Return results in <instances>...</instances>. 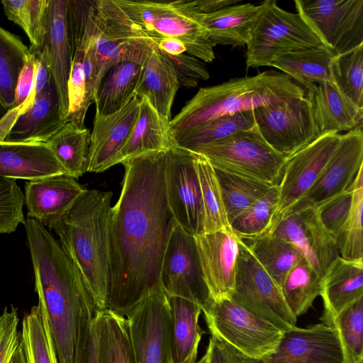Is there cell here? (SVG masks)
Wrapping results in <instances>:
<instances>
[{
  "instance_id": "obj_5",
  "label": "cell",
  "mask_w": 363,
  "mask_h": 363,
  "mask_svg": "<svg viewBox=\"0 0 363 363\" xmlns=\"http://www.w3.org/2000/svg\"><path fill=\"white\" fill-rule=\"evenodd\" d=\"M114 1L130 21L155 43L164 38H177L184 43L189 55L206 62L215 59L214 46L187 0Z\"/></svg>"
},
{
  "instance_id": "obj_29",
  "label": "cell",
  "mask_w": 363,
  "mask_h": 363,
  "mask_svg": "<svg viewBox=\"0 0 363 363\" xmlns=\"http://www.w3.org/2000/svg\"><path fill=\"white\" fill-rule=\"evenodd\" d=\"M169 121L161 116L145 97L140 98L138 117L125 145L115 157L113 166L141 155L174 147Z\"/></svg>"
},
{
  "instance_id": "obj_44",
  "label": "cell",
  "mask_w": 363,
  "mask_h": 363,
  "mask_svg": "<svg viewBox=\"0 0 363 363\" xmlns=\"http://www.w3.org/2000/svg\"><path fill=\"white\" fill-rule=\"evenodd\" d=\"M215 171L229 224L273 186L220 170Z\"/></svg>"
},
{
  "instance_id": "obj_10",
  "label": "cell",
  "mask_w": 363,
  "mask_h": 363,
  "mask_svg": "<svg viewBox=\"0 0 363 363\" xmlns=\"http://www.w3.org/2000/svg\"><path fill=\"white\" fill-rule=\"evenodd\" d=\"M235 287L230 299L259 319L284 332L296 326L297 318L287 306L281 290L238 238Z\"/></svg>"
},
{
  "instance_id": "obj_18",
  "label": "cell",
  "mask_w": 363,
  "mask_h": 363,
  "mask_svg": "<svg viewBox=\"0 0 363 363\" xmlns=\"http://www.w3.org/2000/svg\"><path fill=\"white\" fill-rule=\"evenodd\" d=\"M340 137L336 133L322 135L286 158L278 185V206L272 228L311 188L337 148Z\"/></svg>"
},
{
  "instance_id": "obj_16",
  "label": "cell",
  "mask_w": 363,
  "mask_h": 363,
  "mask_svg": "<svg viewBox=\"0 0 363 363\" xmlns=\"http://www.w3.org/2000/svg\"><path fill=\"white\" fill-rule=\"evenodd\" d=\"M168 296H179L203 307L209 300L195 237L174 220L164 250L160 277Z\"/></svg>"
},
{
  "instance_id": "obj_43",
  "label": "cell",
  "mask_w": 363,
  "mask_h": 363,
  "mask_svg": "<svg viewBox=\"0 0 363 363\" xmlns=\"http://www.w3.org/2000/svg\"><path fill=\"white\" fill-rule=\"evenodd\" d=\"M352 201L348 216L333 236L341 257L363 261V167L352 182Z\"/></svg>"
},
{
  "instance_id": "obj_40",
  "label": "cell",
  "mask_w": 363,
  "mask_h": 363,
  "mask_svg": "<svg viewBox=\"0 0 363 363\" xmlns=\"http://www.w3.org/2000/svg\"><path fill=\"white\" fill-rule=\"evenodd\" d=\"M248 240L250 252L279 289L288 272L303 258L292 243L271 233Z\"/></svg>"
},
{
  "instance_id": "obj_45",
  "label": "cell",
  "mask_w": 363,
  "mask_h": 363,
  "mask_svg": "<svg viewBox=\"0 0 363 363\" xmlns=\"http://www.w3.org/2000/svg\"><path fill=\"white\" fill-rule=\"evenodd\" d=\"M279 201V188L271 186L267 192L230 223L232 232L242 240L267 233L274 222Z\"/></svg>"
},
{
  "instance_id": "obj_37",
  "label": "cell",
  "mask_w": 363,
  "mask_h": 363,
  "mask_svg": "<svg viewBox=\"0 0 363 363\" xmlns=\"http://www.w3.org/2000/svg\"><path fill=\"white\" fill-rule=\"evenodd\" d=\"M96 325L98 363H135L126 318L106 308Z\"/></svg>"
},
{
  "instance_id": "obj_48",
  "label": "cell",
  "mask_w": 363,
  "mask_h": 363,
  "mask_svg": "<svg viewBox=\"0 0 363 363\" xmlns=\"http://www.w3.org/2000/svg\"><path fill=\"white\" fill-rule=\"evenodd\" d=\"M336 329L345 363L363 362V297L345 308L336 318Z\"/></svg>"
},
{
  "instance_id": "obj_42",
  "label": "cell",
  "mask_w": 363,
  "mask_h": 363,
  "mask_svg": "<svg viewBox=\"0 0 363 363\" xmlns=\"http://www.w3.org/2000/svg\"><path fill=\"white\" fill-rule=\"evenodd\" d=\"M196 167L201 187L204 213L203 233L220 230H231L214 168L208 160L199 153H196Z\"/></svg>"
},
{
  "instance_id": "obj_6",
  "label": "cell",
  "mask_w": 363,
  "mask_h": 363,
  "mask_svg": "<svg viewBox=\"0 0 363 363\" xmlns=\"http://www.w3.org/2000/svg\"><path fill=\"white\" fill-rule=\"evenodd\" d=\"M246 47L247 68H256L269 66L281 54L326 46L300 13L281 9L276 1L266 0L260 4Z\"/></svg>"
},
{
  "instance_id": "obj_28",
  "label": "cell",
  "mask_w": 363,
  "mask_h": 363,
  "mask_svg": "<svg viewBox=\"0 0 363 363\" xmlns=\"http://www.w3.org/2000/svg\"><path fill=\"white\" fill-rule=\"evenodd\" d=\"M320 135L362 128L363 108L347 97L333 82L315 85L306 91Z\"/></svg>"
},
{
  "instance_id": "obj_30",
  "label": "cell",
  "mask_w": 363,
  "mask_h": 363,
  "mask_svg": "<svg viewBox=\"0 0 363 363\" xmlns=\"http://www.w3.org/2000/svg\"><path fill=\"white\" fill-rule=\"evenodd\" d=\"M260 9L250 3L234 4L207 14H195L213 46H246Z\"/></svg>"
},
{
  "instance_id": "obj_2",
  "label": "cell",
  "mask_w": 363,
  "mask_h": 363,
  "mask_svg": "<svg viewBox=\"0 0 363 363\" xmlns=\"http://www.w3.org/2000/svg\"><path fill=\"white\" fill-rule=\"evenodd\" d=\"M38 303L48 315L59 363H73L98 311L83 277L40 222L24 224Z\"/></svg>"
},
{
  "instance_id": "obj_32",
  "label": "cell",
  "mask_w": 363,
  "mask_h": 363,
  "mask_svg": "<svg viewBox=\"0 0 363 363\" xmlns=\"http://www.w3.org/2000/svg\"><path fill=\"white\" fill-rule=\"evenodd\" d=\"M180 86L174 69L155 47L145 60L135 94L145 97L158 113L171 121V109Z\"/></svg>"
},
{
  "instance_id": "obj_21",
  "label": "cell",
  "mask_w": 363,
  "mask_h": 363,
  "mask_svg": "<svg viewBox=\"0 0 363 363\" xmlns=\"http://www.w3.org/2000/svg\"><path fill=\"white\" fill-rule=\"evenodd\" d=\"M210 298H230L234 291L239 253L238 238L231 230L195 236Z\"/></svg>"
},
{
  "instance_id": "obj_34",
  "label": "cell",
  "mask_w": 363,
  "mask_h": 363,
  "mask_svg": "<svg viewBox=\"0 0 363 363\" xmlns=\"http://www.w3.org/2000/svg\"><path fill=\"white\" fill-rule=\"evenodd\" d=\"M10 363H59L48 315L38 303L23 319L20 342Z\"/></svg>"
},
{
  "instance_id": "obj_23",
  "label": "cell",
  "mask_w": 363,
  "mask_h": 363,
  "mask_svg": "<svg viewBox=\"0 0 363 363\" xmlns=\"http://www.w3.org/2000/svg\"><path fill=\"white\" fill-rule=\"evenodd\" d=\"M44 47L59 94L62 116L66 121L69 108L68 81L72 60L68 0H49Z\"/></svg>"
},
{
  "instance_id": "obj_4",
  "label": "cell",
  "mask_w": 363,
  "mask_h": 363,
  "mask_svg": "<svg viewBox=\"0 0 363 363\" xmlns=\"http://www.w3.org/2000/svg\"><path fill=\"white\" fill-rule=\"evenodd\" d=\"M306 90L283 72L265 71L200 88L169 121L171 135L219 116L303 97Z\"/></svg>"
},
{
  "instance_id": "obj_31",
  "label": "cell",
  "mask_w": 363,
  "mask_h": 363,
  "mask_svg": "<svg viewBox=\"0 0 363 363\" xmlns=\"http://www.w3.org/2000/svg\"><path fill=\"white\" fill-rule=\"evenodd\" d=\"M171 313V351L173 363H195L202 336L199 323L202 307L179 296H168Z\"/></svg>"
},
{
  "instance_id": "obj_57",
  "label": "cell",
  "mask_w": 363,
  "mask_h": 363,
  "mask_svg": "<svg viewBox=\"0 0 363 363\" xmlns=\"http://www.w3.org/2000/svg\"><path fill=\"white\" fill-rule=\"evenodd\" d=\"M240 0H187L188 5L194 14H207L226 6L238 4Z\"/></svg>"
},
{
  "instance_id": "obj_14",
  "label": "cell",
  "mask_w": 363,
  "mask_h": 363,
  "mask_svg": "<svg viewBox=\"0 0 363 363\" xmlns=\"http://www.w3.org/2000/svg\"><path fill=\"white\" fill-rule=\"evenodd\" d=\"M196 152L174 146L165 151L164 182L167 204L179 225L188 234L203 232L204 213L196 167Z\"/></svg>"
},
{
  "instance_id": "obj_12",
  "label": "cell",
  "mask_w": 363,
  "mask_h": 363,
  "mask_svg": "<svg viewBox=\"0 0 363 363\" xmlns=\"http://www.w3.org/2000/svg\"><path fill=\"white\" fill-rule=\"evenodd\" d=\"M124 316L135 363H173L170 308L162 286L149 292Z\"/></svg>"
},
{
  "instance_id": "obj_53",
  "label": "cell",
  "mask_w": 363,
  "mask_h": 363,
  "mask_svg": "<svg viewBox=\"0 0 363 363\" xmlns=\"http://www.w3.org/2000/svg\"><path fill=\"white\" fill-rule=\"evenodd\" d=\"M18 309L5 307L0 315V363H10L20 342Z\"/></svg>"
},
{
  "instance_id": "obj_39",
  "label": "cell",
  "mask_w": 363,
  "mask_h": 363,
  "mask_svg": "<svg viewBox=\"0 0 363 363\" xmlns=\"http://www.w3.org/2000/svg\"><path fill=\"white\" fill-rule=\"evenodd\" d=\"M89 142L88 129L66 122L46 143L66 174L77 179L87 172Z\"/></svg>"
},
{
  "instance_id": "obj_27",
  "label": "cell",
  "mask_w": 363,
  "mask_h": 363,
  "mask_svg": "<svg viewBox=\"0 0 363 363\" xmlns=\"http://www.w3.org/2000/svg\"><path fill=\"white\" fill-rule=\"evenodd\" d=\"M65 123L57 89L52 78L32 106L18 117L4 140L46 143Z\"/></svg>"
},
{
  "instance_id": "obj_22",
  "label": "cell",
  "mask_w": 363,
  "mask_h": 363,
  "mask_svg": "<svg viewBox=\"0 0 363 363\" xmlns=\"http://www.w3.org/2000/svg\"><path fill=\"white\" fill-rule=\"evenodd\" d=\"M140 98L136 94L119 111L95 113L90 133L88 172H102L113 167L115 157L125 145L136 121Z\"/></svg>"
},
{
  "instance_id": "obj_17",
  "label": "cell",
  "mask_w": 363,
  "mask_h": 363,
  "mask_svg": "<svg viewBox=\"0 0 363 363\" xmlns=\"http://www.w3.org/2000/svg\"><path fill=\"white\" fill-rule=\"evenodd\" d=\"M267 233L292 243L321 277L340 256L334 238L320 222L316 207L290 208Z\"/></svg>"
},
{
  "instance_id": "obj_38",
  "label": "cell",
  "mask_w": 363,
  "mask_h": 363,
  "mask_svg": "<svg viewBox=\"0 0 363 363\" xmlns=\"http://www.w3.org/2000/svg\"><path fill=\"white\" fill-rule=\"evenodd\" d=\"M28 56L21 38L0 26V121L14 108L18 78Z\"/></svg>"
},
{
  "instance_id": "obj_24",
  "label": "cell",
  "mask_w": 363,
  "mask_h": 363,
  "mask_svg": "<svg viewBox=\"0 0 363 363\" xmlns=\"http://www.w3.org/2000/svg\"><path fill=\"white\" fill-rule=\"evenodd\" d=\"M86 190L76 179L67 174L28 181L24 194L27 216L46 226L63 214Z\"/></svg>"
},
{
  "instance_id": "obj_59",
  "label": "cell",
  "mask_w": 363,
  "mask_h": 363,
  "mask_svg": "<svg viewBox=\"0 0 363 363\" xmlns=\"http://www.w3.org/2000/svg\"><path fill=\"white\" fill-rule=\"evenodd\" d=\"M195 363H208V354L206 351V353L203 355V357Z\"/></svg>"
},
{
  "instance_id": "obj_51",
  "label": "cell",
  "mask_w": 363,
  "mask_h": 363,
  "mask_svg": "<svg viewBox=\"0 0 363 363\" xmlns=\"http://www.w3.org/2000/svg\"><path fill=\"white\" fill-rule=\"evenodd\" d=\"M352 201V186L351 185L343 192L316 207L320 222L333 237L346 220Z\"/></svg>"
},
{
  "instance_id": "obj_49",
  "label": "cell",
  "mask_w": 363,
  "mask_h": 363,
  "mask_svg": "<svg viewBox=\"0 0 363 363\" xmlns=\"http://www.w3.org/2000/svg\"><path fill=\"white\" fill-rule=\"evenodd\" d=\"M35 57L34 85L26 101L11 110L0 121V141H4L18 117L29 108L52 78L45 48H28Z\"/></svg>"
},
{
  "instance_id": "obj_36",
  "label": "cell",
  "mask_w": 363,
  "mask_h": 363,
  "mask_svg": "<svg viewBox=\"0 0 363 363\" xmlns=\"http://www.w3.org/2000/svg\"><path fill=\"white\" fill-rule=\"evenodd\" d=\"M253 111L214 118L172 135L174 145L196 152L200 147L253 128Z\"/></svg>"
},
{
  "instance_id": "obj_9",
  "label": "cell",
  "mask_w": 363,
  "mask_h": 363,
  "mask_svg": "<svg viewBox=\"0 0 363 363\" xmlns=\"http://www.w3.org/2000/svg\"><path fill=\"white\" fill-rule=\"evenodd\" d=\"M202 311L211 334L252 359L262 361L273 354L282 336L279 329L230 298H209Z\"/></svg>"
},
{
  "instance_id": "obj_47",
  "label": "cell",
  "mask_w": 363,
  "mask_h": 363,
  "mask_svg": "<svg viewBox=\"0 0 363 363\" xmlns=\"http://www.w3.org/2000/svg\"><path fill=\"white\" fill-rule=\"evenodd\" d=\"M333 83L358 107L363 108V44L336 55L331 62Z\"/></svg>"
},
{
  "instance_id": "obj_26",
  "label": "cell",
  "mask_w": 363,
  "mask_h": 363,
  "mask_svg": "<svg viewBox=\"0 0 363 363\" xmlns=\"http://www.w3.org/2000/svg\"><path fill=\"white\" fill-rule=\"evenodd\" d=\"M66 174L46 143L0 141V176L28 181Z\"/></svg>"
},
{
  "instance_id": "obj_60",
  "label": "cell",
  "mask_w": 363,
  "mask_h": 363,
  "mask_svg": "<svg viewBox=\"0 0 363 363\" xmlns=\"http://www.w3.org/2000/svg\"><path fill=\"white\" fill-rule=\"evenodd\" d=\"M361 363H363V362H361Z\"/></svg>"
},
{
  "instance_id": "obj_19",
  "label": "cell",
  "mask_w": 363,
  "mask_h": 363,
  "mask_svg": "<svg viewBox=\"0 0 363 363\" xmlns=\"http://www.w3.org/2000/svg\"><path fill=\"white\" fill-rule=\"evenodd\" d=\"M363 167V131L341 135L339 144L306 194L292 208L317 207L347 189ZM289 211V210H288Z\"/></svg>"
},
{
  "instance_id": "obj_55",
  "label": "cell",
  "mask_w": 363,
  "mask_h": 363,
  "mask_svg": "<svg viewBox=\"0 0 363 363\" xmlns=\"http://www.w3.org/2000/svg\"><path fill=\"white\" fill-rule=\"evenodd\" d=\"M35 67V55L28 48V59L19 74L16 84L13 108L23 104L32 91L34 85Z\"/></svg>"
},
{
  "instance_id": "obj_46",
  "label": "cell",
  "mask_w": 363,
  "mask_h": 363,
  "mask_svg": "<svg viewBox=\"0 0 363 363\" xmlns=\"http://www.w3.org/2000/svg\"><path fill=\"white\" fill-rule=\"evenodd\" d=\"M7 18L27 35L30 46L41 48L47 32L49 0H3Z\"/></svg>"
},
{
  "instance_id": "obj_3",
  "label": "cell",
  "mask_w": 363,
  "mask_h": 363,
  "mask_svg": "<svg viewBox=\"0 0 363 363\" xmlns=\"http://www.w3.org/2000/svg\"><path fill=\"white\" fill-rule=\"evenodd\" d=\"M112 196L111 191L86 189L46 225L80 271L98 311L106 308Z\"/></svg>"
},
{
  "instance_id": "obj_56",
  "label": "cell",
  "mask_w": 363,
  "mask_h": 363,
  "mask_svg": "<svg viewBox=\"0 0 363 363\" xmlns=\"http://www.w3.org/2000/svg\"><path fill=\"white\" fill-rule=\"evenodd\" d=\"M96 316L91 323L73 363H98Z\"/></svg>"
},
{
  "instance_id": "obj_11",
  "label": "cell",
  "mask_w": 363,
  "mask_h": 363,
  "mask_svg": "<svg viewBox=\"0 0 363 363\" xmlns=\"http://www.w3.org/2000/svg\"><path fill=\"white\" fill-rule=\"evenodd\" d=\"M94 2L68 0V16L72 60L68 81L69 108L66 122L84 128L87 110L94 103L95 84L88 77L84 62L96 47Z\"/></svg>"
},
{
  "instance_id": "obj_41",
  "label": "cell",
  "mask_w": 363,
  "mask_h": 363,
  "mask_svg": "<svg viewBox=\"0 0 363 363\" xmlns=\"http://www.w3.org/2000/svg\"><path fill=\"white\" fill-rule=\"evenodd\" d=\"M321 281L320 275L304 258L288 272L280 290L296 318L306 313L320 295Z\"/></svg>"
},
{
  "instance_id": "obj_15",
  "label": "cell",
  "mask_w": 363,
  "mask_h": 363,
  "mask_svg": "<svg viewBox=\"0 0 363 363\" xmlns=\"http://www.w3.org/2000/svg\"><path fill=\"white\" fill-rule=\"evenodd\" d=\"M297 12L335 55L363 44V0H296Z\"/></svg>"
},
{
  "instance_id": "obj_33",
  "label": "cell",
  "mask_w": 363,
  "mask_h": 363,
  "mask_svg": "<svg viewBox=\"0 0 363 363\" xmlns=\"http://www.w3.org/2000/svg\"><path fill=\"white\" fill-rule=\"evenodd\" d=\"M335 56L326 47H312L281 54L269 66L281 70L309 90L317 84L333 82L331 62Z\"/></svg>"
},
{
  "instance_id": "obj_54",
  "label": "cell",
  "mask_w": 363,
  "mask_h": 363,
  "mask_svg": "<svg viewBox=\"0 0 363 363\" xmlns=\"http://www.w3.org/2000/svg\"><path fill=\"white\" fill-rule=\"evenodd\" d=\"M206 352L208 363H261L232 347L216 335L211 334Z\"/></svg>"
},
{
  "instance_id": "obj_52",
  "label": "cell",
  "mask_w": 363,
  "mask_h": 363,
  "mask_svg": "<svg viewBox=\"0 0 363 363\" xmlns=\"http://www.w3.org/2000/svg\"><path fill=\"white\" fill-rule=\"evenodd\" d=\"M160 52L174 69L180 86L186 88L195 87L200 79L206 80L209 78L208 69L198 58L185 53L170 55Z\"/></svg>"
},
{
  "instance_id": "obj_13",
  "label": "cell",
  "mask_w": 363,
  "mask_h": 363,
  "mask_svg": "<svg viewBox=\"0 0 363 363\" xmlns=\"http://www.w3.org/2000/svg\"><path fill=\"white\" fill-rule=\"evenodd\" d=\"M253 113L263 138L286 158L321 136L306 95L259 107Z\"/></svg>"
},
{
  "instance_id": "obj_25",
  "label": "cell",
  "mask_w": 363,
  "mask_h": 363,
  "mask_svg": "<svg viewBox=\"0 0 363 363\" xmlns=\"http://www.w3.org/2000/svg\"><path fill=\"white\" fill-rule=\"evenodd\" d=\"M324 310L320 320L333 327L337 315L363 297V261H352L339 256L322 277L320 295Z\"/></svg>"
},
{
  "instance_id": "obj_1",
  "label": "cell",
  "mask_w": 363,
  "mask_h": 363,
  "mask_svg": "<svg viewBox=\"0 0 363 363\" xmlns=\"http://www.w3.org/2000/svg\"><path fill=\"white\" fill-rule=\"evenodd\" d=\"M165 151L122 163V188L110 220L106 308L123 316L161 286L163 255L174 220L166 197Z\"/></svg>"
},
{
  "instance_id": "obj_58",
  "label": "cell",
  "mask_w": 363,
  "mask_h": 363,
  "mask_svg": "<svg viewBox=\"0 0 363 363\" xmlns=\"http://www.w3.org/2000/svg\"><path fill=\"white\" fill-rule=\"evenodd\" d=\"M157 48L170 55H179L186 52L184 43L174 38H164L156 42Z\"/></svg>"
},
{
  "instance_id": "obj_35",
  "label": "cell",
  "mask_w": 363,
  "mask_h": 363,
  "mask_svg": "<svg viewBox=\"0 0 363 363\" xmlns=\"http://www.w3.org/2000/svg\"><path fill=\"white\" fill-rule=\"evenodd\" d=\"M143 63L123 62L111 67L99 82L94 103L96 113L107 116L122 108L135 94Z\"/></svg>"
},
{
  "instance_id": "obj_20",
  "label": "cell",
  "mask_w": 363,
  "mask_h": 363,
  "mask_svg": "<svg viewBox=\"0 0 363 363\" xmlns=\"http://www.w3.org/2000/svg\"><path fill=\"white\" fill-rule=\"evenodd\" d=\"M261 363H345L335 328L324 323L283 332L275 352Z\"/></svg>"
},
{
  "instance_id": "obj_8",
  "label": "cell",
  "mask_w": 363,
  "mask_h": 363,
  "mask_svg": "<svg viewBox=\"0 0 363 363\" xmlns=\"http://www.w3.org/2000/svg\"><path fill=\"white\" fill-rule=\"evenodd\" d=\"M94 17L98 62L96 95L100 81L111 67L123 62L144 63L156 43L130 21L114 0H94Z\"/></svg>"
},
{
  "instance_id": "obj_50",
  "label": "cell",
  "mask_w": 363,
  "mask_h": 363,
  "mask_svg": "<svg viewBox=\"0 0 363 363\" xmlns=\"http://www.w3.org/2000/svg\"><path fill=\"white\" fill-rule=\"evenodd\" d=\"M24 203V194L16 180L0 176V234H10L20 223L25 224Z\"/></svg>"
},
{
  "instance_id": "obj_7",
  "label": "cell",
  "mask_w": 363,
  "mask_h": 363,
  "mask_svg": "<svg viewBox=\"0 0 363 363\" xmlns=\"http://www.w3.org/2000/svg\"><path fill=\"white\" fill-rule=\"evenodd\" d=\"M196 152L203 155L215 169L269 186L279 185L286 160L267 143L256 124Z\"/></svg>"
}]
</instances>
